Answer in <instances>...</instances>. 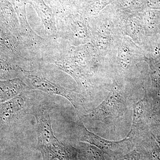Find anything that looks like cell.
I'll return each instance as SVG.
<instances>
[{
	"instance_id": "8",
	"label": "cell",
	"mask_w": 160,
	"mask_h": 160,
	"mask_svg": "<svg viewBox=\"0 0 160 160\" xmlns=\"http://www.w3.org/2000/svg\"><path fill=\"white\" fill-rule=\"evenodd\" d=\"M144 146L143 152L149 160H160V148L154 140Z\"/></svg>"
},
{
	"instance_id": "2",
	"label": "cell",
	"mask_w": 160,
	"mask_h": 160,
	"mask_svg": "<svg viewBox=\"0 0 160 160\" xmlns=\"http://www.w3.org/2000/svg\"><path fill=\"white\" fill-rule=\"evenodd\" d=\"M76 129L81 141L93 145L110 157L118 158L131 151L133 148V138L128 135L121 141H109L89 131L80 121L76 123Z\"/></svg>"
},
{
	"instance_id": "3",
	"label": "cell",
	"mask_w": 160,
	"mask_h": 160,
	"mask_svg": "<svg viewBox=\"0 0 160 160\" xmlns=\"http://www.w3.org/2000/svg\"><path fill=\"white\" fill-rule=\"evenodd\" d=\"M126 98L118 89H114L88 116L103 123L112 122L122 117L127 108Z\"/></svg>"
},
{
	"instance_id": "11",
	"label": "cell",
	"mask_w": 160,
	"mask_h": 160,
	"mask_svg": "<svg viewBox=\"0 0 160 160\" xmlns=\"http://www.w3.org/2000/svg\"><path fill=\"white\" fill-rule=\"evenodd\" d=\"M158 143H159L160 146V138H158Z\"/></svg>"
},
{
	"instance_id": "10",
	"label": "cell",
	"mask_w": 160,
	"mask_h": 160,
	"mask_svg": "<svg viewBox=\"0 0 160 160\" xmlns=\"http://www.w3.org/2000/svg\"><path fill=\"white\" fill-rule=\"evenodd\" d=\"M159 60L156 61L152 67L153 77L158 84H160V59Z\"/></svg>"
},
{
	"instance_id": "7",
	"label": "cell",
	"mask_w": 160,
	"mask_h": 160,
	"mask_svg": "<svg viewBox=\"0 0 160 160\" xmlns=\"http://www.w3.org/2000/svg\"><path fill=\"white\" fill-rule=\"evenodd\" d=\"M16 70L7 61L0 58V80L12 79L17 76Z\"/></svg>"
},
{
	"instance_id": "6",
	"label": "cell",
	"mask_w": 160,
	"mask_h": 160,
	"mask_svg": "<svg viewBox=\"0 0 160 160\" xmlns=\"http://www.w3.org/2000/svg\"><path fill=\"white\" fill-rule=\"evenodd\" d=\"M23 83L18 79L0 80V103L18 96L24 89Z\"/></svg>"
},
{
	"instance_id": "4",
	"label": "cell",
	"mask_w": 160,
	"mask_h": 160,
	"mask_svg": "<svg viewBox=\"0 0 160 160\" xmlns=\"http://www.w3.org/2000/svg\"><path fill=\"white\" fill-rule=\"evenodd\" d=\"M27 79L33 88L49 94L62 96L67 99L75 108H77L83 102L82 97L76 92L65 89L48 80L37 76L28 74Z\"/></svg>"
},
{
	"instance_id": "1",
	"label": "cell",
	"mask_w": 160,
	"mask_h": 160,
	"mask_svg": "<svg viewBox=\"0 0 160 160\" xmlns=\"http://www.w3.org/2000/svg\"><path fill=\"white\" fill-rule=\"evenodd\" d=\"M38 130V146L44 160H77L75 149L66 147L55 136L50 115L42 109L35 115Z\"/></svg>"
},
{
	"instance_id": "5",
	"label": "cell",
	"mask_w": 160,
	"mask_h": 160,
	"mask_svg": "<svg viewBox=\"0 0 160 160\" xmlns=\"http://www.w3.org/2000/svg\"><path fill=\"white\" fill-rule=\"evenodd\" d=\"M24 100L20 96L0 103V123H9L18 116L24 108Z\"/></svg>"
},
{
	"instance_id": "9",
	"label": "cell",
	"mask_w": 160,
	"mask_h": 160,
	"mask_svg": "<svg viewBox=\"0 0 160 160\" xmlns=\"http://www.w3.org/2000/svg\"><path fill=\"white\" fill-rule=\"evenodd\" d=\"M142 157V153L137 150H132L128 153L117 158V160H140Z\"/></svg>"
}]
</instances>
